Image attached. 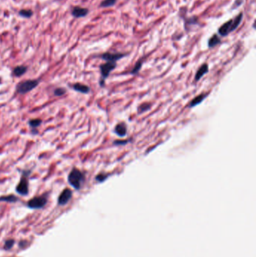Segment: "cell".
Masks as SVG:
<instances>
[{"instance_id":"6da1fadb","label":"cell","mask_w":256,"mask_h":257,"mask_svg":"<svg viewBox=\"0 0 256 257\" xmlns=\"http://www.w3.org/2000/svg\"><path fill=\"white\" fill-rule=\"evenodd\" d=\"M243 17H244L243 13H239L234 19H231L224 23L219 28L218 33L222 37H225V36H228L231 32H234L235 29H237V27H239L243 21Z\"/></svg>"},{"instance_id":"7a4b0ae2","label":"cell","mask_w":256,"mask_h":257,"mask_svg":"<svg viewBox=\"0 0 256 257\" xmlns=\"http://www.w3.org/2000/svg\"><path fill=\"white\" fill-rule=\"evenodd\" d=\"M85 174L77 168H73L68 175V182L76 190H79L85 182Z\"/></svg>"},{"instance_id":"3957f363","label":"cell","mask_w":256,"mask_h":257,"mask_svg":"<svg viewBox=\"0 0 256 257\" xmlns=\"http://www.w3.org/2000/svg\"><path fill=\"white\" fill-rule=\"evenodd\" d=\"M40 83L39 79H28L19 82L16 86V92L19 94L23 95L32 91L38 87Z\"/></svg>"},{"instance_id":"277c9868","label":"cell","mask_w":256,"mask_h":257,"mask_svg":"<svg viewBox=\"0 0 256 257\" xmlns=\"http://www.w3.org/2000/svg\"><path fill=\"white\" fill-rule=\"evenodd\" d=\"M31 172V170H23L21 172V179L15 189L19 195L24 196L29 194V177Z\"/></svg>"},{"instance_id":"5b68a950","label":"cell","mask_w":256,"mask_h":257,"mask_svg":"<svg viewBox=\"0 0 256 257\" xmlns=\"http://www.w3.org/2000/svg\"><path fill=\"white\" fill-rule=\"evenodd\" d=\"M116 62H106L101 64L99 66L101 72V78L99 80V85L101 87H104L105 85V80L109 77L111 71L114 70L116 67Z\"/></svg>"},{"instance_id":"8992f818","label":"cell","mask_w":256,"mask_h":257,"mask_svg":"<svg viewBox=\"0 0 256 257\" xmlns=\"http://www.w3.org/2000/svg\"><path fill=\"white\" fill-rule=\"evenodd\" d=\"M47 203V195L42 194L41 196H36L30 200H29L26 203V206L30 209H41L43 208Z\"/></svg>"},{"instance_id":"52a82bcc","label":"cell","mask_w":256,"mask_h":257,"mask_svg":"<svg viewBox=\"0 0 256 257\" xmlns=\"http://www.w3.org/2000/svg\"><path fill=\"white\" fill-rule=\"evenodd\" d=\"M72 198V191L69 188H65L62 191L58 197V205L60 206H65L69 202Z\"/></svg>"},{"instance_id":"ba28073f","label":"cell","mask_w":256,"mask_h":257,"mask_svg":"<svg viewBox=\"0 0 256 257\" xmlns=\"http://www.w3.org/2000/svg\"><path fill=\"white\" fill-rule=\"evenodd\" d=\"M127 54H122V53H109L106 52L102 54L100 56V58L105 60L106 62H116L121 60L122 58L125 57Z\"/></svg>"},{"instance_id":"9c48e42d","label":"cell","mask_w":256,"mask_h":257,"mask_svg":"<svg viewBox=\"0 0 256 257\" xmlns=\"http://www.w3.org/2000/svg\"><path fill=\"white\" fill-rule=\"evenodd\" d=\"M113 132H114V133L119 137H125L126 135H127L128 133L127 126H126L125 122L119 123V124H116V126H115Z\"/></svg>"},{"instance_id":"30bf717a","label":"cell","mask_w":256,"mask_h":257,"mask_svg":"<svg viewBox=\"0 0 256 257\" xmlns=\"http://www.w3.org/2000/svg\"><path fill=\"white\" fill-rule=\"evenodd\" d=\"M89 11L87 8H82L80 6H75L72 8V15L75 18L84 17L89 14Z\"/></svg>"},{"instance_id":"8fae6325","label":"cell","mask_w":256,"mask_h":257,"mask_svg":"<svg viewBox=\"0 0 256 257\" xmlns=\"http://www.w3.org/2000/svg\"><path fill=\"white\" fill-rule=\"evenodd\" d=\"M208 71H209V66H208L207 64L204 63L203 65H201V66L199 67V69H197L196 73H195V78H194L195 82L199 81V80H200Z\"/></svg>"},{"instance_id":"7c38bea8","label":"cell","mask_w":256,"mask_h":257,"mask_svg":"<svg viewBox=\"0 0 256 257\" xmlns=\"http://www.w3.org/2000/svg\"><path fill=\"white\" fill-rule=\"evenodd\" d=\"M71 87H72L74 91L78 92V93H83V94H88L91 90L90 87H89V86L86 85V84H80V83H75V84H72Z\"/></svg>"},{"instance_id":"4fadbf2b","label":"cell","mask_w":256,"mask_h":257,"mask_svg":"<svg viewBox=\"0 0 256 257\" xmlns=\"http://www.w3.org/2000/svg\"><path fill=\"white\" fill-rule=\"evenodd\" d=\"M208 94H209V93H201V94H199L198 95H197V96H195V98H194L193 99L189 102L188 107L194 108V107H195V106L198 105L199 104L201 103L206 98V96L208 95Z\"/></svg>"},{"instance_id":"5bb4252c","label":"cell","mask_w":256,"mask_h":257,"mask_svg":"<svg viewBox=\"0 0 256 257\" xmlns=\"http://www.w3.org/2000/svg\"><path fill=\"white\" fill-rule=\"evenodd\" d=\"M28 70V67L26 65H17L14 67L12 71V74L15 77H21Z\"/></svg>"},{"instance_id":"9a60e30c","label":"cell","mask_w":256,"mask_h":257,"mask_svg":"<svg viewBox=\"0 0 256 257\" xmlns=\"http://www.w3.org/2000/svg\"><path fill=\"white\" fill-rule=\"evenodd\" d=\"M221 43V38L218 35L214 34L213 35L211 38H210L209 41H208V47L210 48H213V47H216V45H219Z\"/></svg>"},{"instance_id":"2e32d148","label":"cell","mask_w":256,"mask_h":257,"mask_svg":"<svg viewBox=\"0 0 256 257\" xmlns=\"http://www.w3.org/2000/svg\"><path fill=\"white\" fill-rule=\"evenodd\" d=\"M19 201V199L16 196L11 195L8 196H2L0 197V201H4V202H8V203H15Z\"/></svg>"},{"instance_id":"e0dca14e","label":"cell","mask_w":256,"mask_h":257,"mask_svg":"<svg viewBox=\"0 0 256 257\" xmlns=\"http://www.w3.org/2000/svg\"><path fill=\"white\" fill-rule=\"evenodd\" d=\"M29 126L31 128V129H36V128L39 127L42 124V120L40 118H35L31 119L28 122Z\"/></svg>"},{"instance_id":"ac0fdd59","label":"cell","mask_w":256,"mask_h":257,"mask_svg":"<svg viewBox=\"0 0 256 257\" xmlns=\"http://www.w3.org/2000/svg\"><path fill=\"white\" fill-rule=\"evenodd\" d=\"M152 107V104L150 103H143L140 104V105L138 107V113L139 114H141L145 113L149 111Z\"/></svg>"},{"instance_id":"d6986e66","label":"cell","mask_w":256,"mask_h":257,"mask_svg":"<svg viewBox=\"0 0 256 257\" xmlns=\"http://www.w3.org/2000/svg\"><path fill=\"white\" fill-rule=\"evenodd\" d=\"M19 15L24 18H31L33 15V12L31 9H21L19 11Z\"/></svg>"},{"instance_id":"ffe728a7","label":"cell","mask_w":256,"mask_h":257,"mask_svg":"<svg viewBox=\"0 0 256 257\" xmlns=\"http://www.w3.org/2000/svg\"><path fill=\"white\" fill-rule=\"evenodd\" d=\"M109 176V174L101 172V173L98 174L96 177H95V180H96V181H97L98 183H103L104 181H105L108 178Z\"/></svg>"},{"instance_id":"44dd1931","label":"cell","mask_w":256,"mask_h":257,"mask_svg":"<svg viewBox=\"0 0 256 257\" xmlns=\"http://www.w3.org/2000/svg\"><path fill=\"white\" fill-rule=\"evenodd\" d=\"M116 2H117V0H103L100 3L99 6L101 8H110V7H112L116 5Z\"/></svg>"},{"instance_id":"7402d4cb","label":"cell","mask_w":256,"mask_h":257,"mask_svg":"<svg viewBox=\"0 0 256 257\" xmlns=\"http://www.w3.org/2000/svg\"><path fill=\"white\" fill-rule=\"evenodd\" d=\"M142 65H143V60L142 59H140V60H138V62L135 63V66L133 67L132 70L131 71V75H137L138 73L140 71V69H141L142 67Z\"/></svg>"},{"instance_id":"603a6c76","label":"cell","mask_w":256,"mask_h":257,"mask_svg":"<svg viewBox=\"0 0 256 257\" xmlns=\"http://www.w3.org/2000/svg\"><path fill=\"white\" fill-rule=\"evenodd\" d=\"M65 93H66V90L63 87L56 88L54 91V95H56V96H58V97L63 96V95H65Z\"/></svg>"},{"instance_id":"cb8c5ba5","label":"cell","mask_w":256,"mask_h":257,"mask_svg":"<svg viewBox=\"0 0 256 257\" xmlns=\"http://www.w3.org/2000/svg\"><path fill=\"white\" fill-rule=\"evenodd\" d=\"M130 139H126V140H115L113 141V144L115 146H124L131 142Z\"/></svg>"},{"instance_id":"d4e9b609","label":"cell","mask_w":256,"mask_h":257,"mask_svg":"<svg viewBox=\"0 0 256 257\" xmlns=\"http://www.w3.org/2000/svg\"><path fill=\"white\" fill-rule=\"evenodd\" d=\"M14 245V240H13V239L7 240L5 242L4 249L6 250H11L12 248Z\"/></svg>"},{"instance_id":"484cf974","label":"cell","mask_w":256,"mask_h":257,"mask_svg":"<svg viewBox=\"0 0 256 257\" xmlns=\"http://www.w3.org/2000/svg\"><path fill=\"white\" fill-rule=\"evenodd\" d=\"M197 17H191L190 19L188 20L187 21H186V27L187 25H192V24H197Z\"/></svg>"},{"instance_id":"4316f807","label":"cell","mask_w":256,"mask_h":257,"mask_svg":"<svg viewBox=\"0 0 256 257\" xmlns=\"http://www.w3.org/2000/svg\"><path fill=\"white\" fill-rule=\"evenodd\" d=\"M2 83V79H1V78H0V84Z\"/></svg>"}]
</instances>
